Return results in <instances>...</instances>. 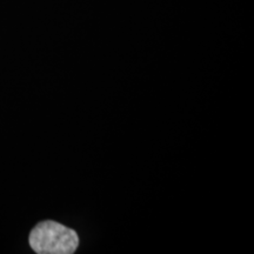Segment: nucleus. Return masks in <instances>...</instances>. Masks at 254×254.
Instances as JSON below:
<instances>
[{
	"instance_id": "nucleus-1",
	"label": "nucleus",
	"mask_w": 254,
	"mask_h": 254,
	"mask_svg": "<svg viewBox=\"0 0 254 254\" xmlns=\"http://www.w3.org/2000/svg\"><path fill=\"white\" fill-rule=\"evenodd\" d=\"M31 249L38 254H71L79 246L77 232L57 221H41L31 231Z\"/></svg>"
}]
</instances>
